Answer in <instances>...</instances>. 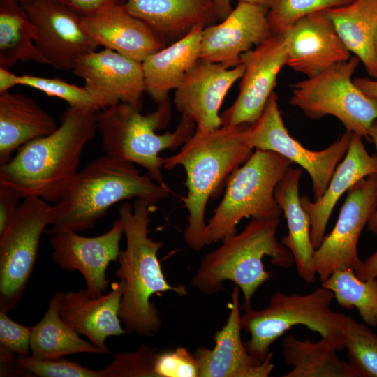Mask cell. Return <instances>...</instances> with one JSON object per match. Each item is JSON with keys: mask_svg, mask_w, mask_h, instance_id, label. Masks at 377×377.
<instances>
[{"mask_svg": "<svg viewBox=\"0 0 377 377\" xmlns=\"http://www.w3.org/2000/svg\"><path fill=\"white\" fill-rule=\"evenodd\" d=\"M354 0H274L268 10L274 34H282L301 18L326 9L343 6Z\"/></svg>", "mask_w": 377, "mask_h": 377, "instance_id": "836d02e7", "label": "cell"}, {"mask_svg": "<svg viewBox=\"0 0 377 377\" xmlns=\"http://www.w3.org/2000/svg\"><path fill=\"white\" fill-rule=\"evenodd\" d=\"M369 141L374 144L377 151V119L374 121L369 131ZM367 228L369 232L377 235V209L368 222Z\"/></svg>", "mask_w": 377, "mask_h": 377, "instance_id": "bcb514c9", "label": "cell"}, {"mask_svg": "<svg viewBox=\"0 0 377 377\" xmlns=\"http://www.w3.org/2000/svg\"><path fill=\"white\" fill-rule=\"evenodd\" d=\"M374 174H377V154H370L363 138L352 133L348 151L337 165L323 195L313 201L306 195L300 197L301 204L310 216L311 237L315 249L325 237L331 214L341 195L362 179Z\"/></svg>", "mask_w": 377, "mask_h": 377, "instance_id": "603a6c76", "label": "cell"}, {"mask_svg": "<svg viewBox=\"0 0 377 377\" xmlns=\"http://www.w3.org/2000/svg\"><path fill=\"white\" fill-rule=\"evenodd\" d=\"M243 64L227 68L199 58L175 89L174 104L182 116L195 124V131L221 126L219 110L232 85L242 78Z\"/></svg>", "mask_w": 377, "mask_h": 377, "instance_id": "e0dca14e", "label": "cell"}, {"mask_svg": "<svg viewBox=\"0 0 377 377\" xmlns=\"http://www.w3.org/2000/svg\"><path fill=\"white\" fill-rule=\"evenodd\" d=\"M239 288L235 285L226 323L214 336V346H198L194 352L199 377H267L274 368L272 353L260 360L246 349L241 337Z\"/></svg>", "mask_w": 377, "mask_h": 377, "instance_id": "ffe728a7", "label": "cell"}, {"mask_svg": "<svg viewBox=\"0 0 377 377\" xmlns=\"http://www.w3.org/2000/svg\"><path fill=\"white\" fill-rule=\"evenodd\" d=\"M15 353L0 347V376H33L29 373L16 367Z\"/></svg>", "mask_w": 377, "mask_h": 377, "instance_id": "b9f144b4", "label": "cell"}, {"mask_svg": "<svg viewBox=\"0 0 377 377\" xmlns=\"http://www.w3.org/2000/svg\"><path fill=\"white\" fill-rule=\"evenodd\" d=\"M31 327L13 320L8 313L0 311V347L18 355H29Z\"/></svg>", "mask_w": 377, "mask_h": 377, "instance_id": "f35d334b", "label": "cell"}, {"mask_svg": "<svg viewBox=\"0 0 377 377\" xmlns=\"http://www.w3.org/2000/svg\"><path fill=\"white\" fill-rule=\"evenodd\" d=\"M360 62L353 55L348 61L294 83L290 103L311 119L333 116L346 131L369 140L371 127L377 119V102L365 95L352 80Z\"/></svg>", "mask_w": 377, "mask_h": 377, "instance_id": "9c48e42d", "label": "cell"}, {"mask_svg": "<svg viewBox=\"0 0 377 377\" xmlns=\"http://www.w3.org/2000/svg\"><path fill=\"white\" fill-rule=\"evenodd\" d=\"M96 112L68 105L54 131L25 144L0 165V186L22 198L35 196L50 202L78 172L83 149L97 131Z\"/></svg>", "mask_w": 377, "mask_h": 377, "instance_id": "7a4b0ae2", "label": "cell"}, {"mask_svg": "<svg viewBox=\"0 0 377 377\" xmlns=\"http://www.w3.org/2000/svg\"><path fill=\"white\" fill-rule=\"evenodd\" d=\"M80 17L92 15L110 4L123 5L126 0H54Z\"/></svg>", "mask_w": 377, "mask_h": 377, "instance_id": "ab89813d", "label": "cell"}, {"mask_svg": "<svg viewBox=\"0 0 377 377\" xmlns=\"http://www.w3.org/2000/svg\"><path fill=\"white\" fill-rule=\"evenodd\" d=\"M282 34L287 48L286 65L306 77L352 57L325 11L301 18Z\"/></svg>", "mask_w": 377, "mask_h": 377, "instance_id": "d6986e66", "label": "cell"}, {"mask_svg": "<svg viewBox=\"0 0 377 377\" xmlns=\"http://www.w3.org/2000/svg\"><path fill=\"white\" fill-rule=\"evenodd\" d=\"M292 164L276 152L255 149L229 177L224 196L207 223V244L237 233V226L244 218H280L283 212L274 191Z\"/></svg>", "mask_w": 377, "mask_h": 377, "instance_id": "ba28073f", "label": "cell"}, {"mask_svg": "<svg viewBox=\"0 0 377 377\" xmlns=\"http://www.w3.org/2000/svg\"><path fill=\"white\" fill-rule=\"evenodd\" d=\"M376 209L377 174H374L348 189L335 226L315 249L314 267L321 282L336 269L355 271L362 266L357 252L359 238Z\"/></svg>", "mask_w": 377, "mask_h": 377, "instance_id": "7c38bea8", "label": "cell"}, {"mask_svg": "<svg viewBox=\"0 0 377 377\" xmlns=\"http://www.w3.org/2000/svg\"><path fill=\"white\" fill-rule=\"evenodd\" d=\"M239 2H245L261 6L269 10L274 0H237Z\"/></svg>", "mask_w": 377, "mask_h": 377, "instance_id": "c3c4849f", "label": "cell"}, {"mask_svg": "<svg viewBox=\"0 0 377 377\" xmlns=\"http://www.w3.org/2000/svg\"><path fill=\"white\" fill-rule=\"evenodd\" d=\"M17 84L32 87L49 96L63 99L68 105L99 111L84 87L70 84L59 77L47 78L24 74L18 75Z\"/></svg>", "mask_w": 377, "mask_h": 377, "instance_id": "d590c367", "label": "cell"}, {"mask_svg": "<svg viewBox=\"0 0 377 377\" xmlns=\"http://www.w3.org/2000/svg\"><path fill=\"white\" fill-rule=\"evenodd\" d=\"M268 10L256 4L238 2L219 24L202 30L200 58L233 68L241 55L270 38Z\"/></svg>", "mask_w": 377, "mask_h": 377, "instance_id": "ac0fdd59", "label": "cell"}, {"mask_svg": "<svg viewBox=\"0 0 377 377\" xmlns=\"http://www.w3.org/2000/svg\"><path fill=\"white\" fill-rule=\"evenodd\" d=\"M152 204L136 198L133 205L124 202L119 218L126 239L125 249H120L119 268L115 272L124 284L119 316L127 332L151 337L160 330L163 320L151 297L172 292L179 297L188 294L183 284L170 285L163 272L158 251L163 243L149 237Z\"/></svg>", "mask_w": 377, "mask_h": 377, "instance_id": "6da1fadb", "label": "cell"}, {"mask_svg": "<svg viewBox=\"0 0 377 377\" xmlns=\"http://www.w3.org/2000/svg\"><path fill=\"white\" fill-rule=\"evenodd\" d=\"M334 347L320 339L301 340L293 334L282 341V354L292 369L284 377H356L348 362L339 357Z\"/></svg>", "mask_w": 377, "mask_h": 377, "instance_id": "f546056e", "label": "cell"}, {"mask_svg": "<svg viewBox=\"0 0 377 377\" xmlns=\"http://www.w3.org/2000/svg\"><path fill=\"white\" fill-rule=\"evenodd\" d=\"M36 29L17 0H0V67L18 61L47 64L35 43Z\"/></svg>", "mask_w": 377, "mask_h": 377, "instance_id": "4dcf8cb0", "label": "cell"}, {"mask_svg": "<svg viewBox=\"0 0 377 377\" xmlns=\"http://www.w3.org/2000/svg\"><path fill=\"white\" fill-rule=\"evenodd\" d=\"M247 126L195 131L178 153L164 158V168L171 170L181 165L185 169L188 192L182 201L188 216L183 238L195 251L207 245L205 216L208 200L218 194L231 174L253 151L244 135Z\"/></svg>", "mask_w": 377, "mask_h": 377, "instance_id": "277c9868", "label": "cell"}, {"mask_svg": "<svg viewBox=\"0 0 377 377\" xmlns=\"http://www.w3.org/2000/svg\"><path fill=\"white\" fill-rule=\"evenodd\" d=\"M334 293L320 286L308 294L276 292L268 306L256 310L251 304L243 305L240 316L242 330L250 334L244 343L247 351L264 361L271 345L295 325H304L316 332L338 351L345 348L343 327L346 316L331 308Z\"/></svg>", "mask_w": 377, "mask_h": 377, "instance_id": "52a82bcc", "label": "cell"}, {"mask_svg": "<svg viewBox=\"0 0 377 377\" xmlns=\"http://www.w3.org/2000/svg\"><path fill=\"white\" fill-rule=\"evenodd\" d=\"M300 168L291 166L278 182L274 197L287 222L288 234L281 243L291 252L299 276L307 283L316 279L314 267L315 248L311 237V219L303 208L299 195L302 175Z\"/></svg>", "mask_w": 377, "mask_h": 377, "instance_id": "cb8c5ba5", "label": "cell"}, {"mask_svg": "<svg viewBox=\"0 0 377 377\" xmlns=\"http://www.w3.org/2000/svg\"><path fill=\"white\" fill-rule=\"evenodd\" d=\"M21 4L36 29L34 43L47 64L73 71L81 57L98 47L83 29L81 17L56 1Z\"/></svg>", "mask_w": 377, "mask_h": 377, "instance_id": "4fadbf2b", "label": "cell"}, {"mask_svg": "<svg viewBox=\"0 0 377 377\" xmlns=\"http://www.w3.org/2000/svg\"><path fill=\"white\" fill-rule=\"evenodd\" d=\"M244 135L253 149L276 152L305 170L311 179L314 200H318L345 156L352 133L346 131L337 140L322 150L304 147L289 134L281 117L278 97L273 92L259 119L244 128Z\"/></svg>", "mask_w": 377, "mask_h": 377, "instance_id": "8fae6325", "label": "cell"}, {"mask_svg": "<svg viewBox=\"0 0 377 377\" xmlns=\"http://www.w3.org/2000/svg\"><path fill=\"white\" fill-rule=\"evenodd\" d=\"M20 198L14 190L0 186V235L4 232L18 208Z\"/></svg>", "mask_w": 377, "mask_h": 377, "instance_id": "60d3db41", "label": "cell"}, {"mask_svg": "<svg viewBox=\"0 0 377 377\" xmlns=\"http://www.w3.org/2000/svg\"><path fill=\"white\" fill-rule=\"evenodd\" d=\"M81 23L98 46L139 62L164 47L163 40L123 5H108L92 15L81 17Z\"/></svg>", "mask_w": 377, "mask_h": 377, "instance_id": "44dd1931", "label": "cell"}, {"mask_svg": "<svg viewBox=\"0 0 377 377\" xmlns=\"http://www.w3.org/2000/svg\"><path fill=\"white\" fill-rule=\"evenodd\" d=\"M244 71L239 94L221 115V126L250 125L262 114L274 92L277 76L286 65L287 48L283 34H273L241 57Z\"/></svg>", "mask_w": 377, "mask_h": 377, "instance_id": "5bb4252c", "label": "cell"}, {"mask_svg": "<svg viewBox=\"0 0 377 377\" xmlns=\"http://www.w3.org/2000/svg\"><path fill=\"white\" fill-rule=\"evenodd\" d=\"M355 274L362 280L377 278V249L363 261L362 266L355 270Z\"/></svg>", "mask_w": 377, "mask_h": 377, "instance_id": "7bdbcfd3", "label": "cell"}, {"mask_svg": "<svg viewBox=\"0 0 377 377\" xmlns=\"http://www.w3.org/2000/svg\"><path fill=\"white\" fill-rule=\"evenodd\" d=\"M217 20H223L232 10L231 0H211Z\"/></svg>", "mask_w": 377, "mask_h": 377, "instance_id": "7dc6e473", "label": "cell"}, {"mask_svg": "<svg viewBox=\"0 0 377 377\" xmlns=\"http://www.w3.org/2000/svg\"><path fill=\"white\" fill-rule=\"evenodd\" d=\"M343 332L348 362L356 377H377V334L349 316Z\"/></svg>", "mask_w": 377, "mask_h": 377, "instance_id": "d6a6232c", "label": "cell"}, {"mask_svg": "<svg viewBox=\"0 0 377 377\" xmlns=\"http://www.w3.org/2000/svg\"><path fill=\"white\" fill-rule=\"evenodd\" d=\"M194 27L172 45L147 57L142 62L145 92L158 105L168 100L200 58L202 30Z\"/></svg>", "mask_w": 377, "mask_h": 377, "instance_id": "d4e9b609", "label": "cell"}, {"mask_svg": "<svg viewBox=\"0 0 377 377\" xmlns=\"http://www.w3.org/2000/svg\"><path fill=\"white\" fill-rule=\"evenodd\" d=\"M62 294L63 292H57L50 299L44 316L31 327V355L40 359H53L75 353L103 354L62 320L60 316Z\"/></svg>", "mask_w": 377, "mask_h": 377, "instance_id": "f1b7e54d", "label": "cell"}, {"mask_svg": "<svg viewBox=\"0 0 377 377\" xmlns=\"http://www.w3.org/2000/svg\"><path fill=\"white\" fill-rule=\"evenodd\" d=\"M374 52L376 61L377 63V29L375 32L374 38Z\"/></svg>", "mask_w": 377, "mask_h": 377, "instance_id": "681fc988", "label": "cell"}, {"mask_svg": "<svg viewBox=\"0 0 377 377\" xmlns=\"http://www.w3.org/2000/svg\"><path fill=\"white\" fill-rule=\"evenodd\" d=\"M158 351L142 343L134 351L117 352L109 365L100 369L101 377H156Z\"/></svg>", "mask_w": 377, "mask_h": 377, "instance_id": "e575fe53", "label": "cell"}, {"mask_svg": "<svg viewBox=\"0 0 377 377\" xmlns=\"http://www.w3.org/2000/svg\"><path fill=\"white\" fill-rule=\"evenodd\" d=\"M280 218L252 219L242 232L225 237L220 246L202 258L191 285L212 295L223 290L225 281H230L242 292L243 305L251 304L257 290L272 276L265 269V256L283 269L294 263L290 250L276 238Z\"/></svg>", "mask_w": 377, "mask_h": 377, "instance_id": "5b68a950", "label": "cell"}, {"mask_svg": "<svg viewBox=\"0 0 377 377\" xmlns=\"http://www.w3.org/2000/svg\"><path fill=\"white\" fill-rule=\"evenodd\" d=\"M16 367L33 376L40 377H101L99 370H92L77 362L64 357L53 359H40L32 355H19Z\"/></svg>", "mask_w": 377, "mask_h": 377, "instance_id": "8d00e7d4", "label": "cell"}, {"mask_svg": "<svg viewBox=\"0 0 377 377\" xmlns=\"http://www.w3.org/2000/svg\"><path fill=\"white\" fill-rule=\"evenodd\" d=\"M73 72L84 80L99 111L119 103L141 111L145 92L142 62L104 48L81 57Z\"/></svg>", "mask_w": 377, "mask_h": 377, "instance_id": "9a60e30c", "label": "cell"}, {"mask_svg": "<svg viewBox=\"0 0 377 377\" xmlns=\"http://www.w3.org/2000/svg\"><path fill=\"white\" fill-rule=\"evenodd\" d=\"M333 22L343 43L356 56L372 78L377 80L374 38L377 29V0H354L323 10Z\"/></svg>", "mask_w": 377, "mask_h": 377, "instance_id": "83f0119b", "label": "cell"}, {"mask_svg": "<svg viewBox=\"0 0 377 377\" xmlns=\"http://www.w3.org/2000/svg\"><path fill=\"white\" fill-rule=\"evenodd\" d=\"M170 191L149 175H140L134 163L105 155L78 171L54 195L50 202L54 219L46 232L89 229L118 202L142 198L154 205Z\"/></svg>", "mask_w": 377, "mask_h": 377, "instance_id": "3957f363", "label": "cell"}, {"mask_svg": "<svg viewBox=\"0 0 377 377\" xmlns=\"http://www.w3.org/2000/svg\"><path fill=\"white\" fill-rule=\"evenodd\" d=\"M353 82L365 95L377 102V80L357 77Z\"/></svg>", "mask_w": 377, "mask_h": 377, "instance_id": "ee69618b", "label": "cell"}, {"mask_svg": "<svg viewBox=\"0 0 377 377\" xmlns=\"http://www.w3.org/2000/svg\"><path fill=\"white\" fill-rule=\"evenodd\" d=\"M171 113L169 99L147 114L122 103L97 112V131L105 155L143 167L153 180L168 186L161 172L164 158L160 153L182 146L195 131L194 121L182 116L173 132L157 134L156 131L168 125Z\"/></svg>", "mask_w": 377, "mask_h": 377, "instance_id": "8992f818", "label": "cell"}, {"mask_svg": "<svg viewBox=\"0 0 377 377\" xmlns=\"http://www.w3.org/2000/svg\"><path fill=\"white\" fill-rule=\"evenodd\" d=\"M18 75L10 72L7 68L0 67V92L9 91L17 84Z\"/></svg>", "mask_w": 377, "mask_h": 377, "instance_id": "f6af8a7d", "label": "cell"}, {"mask_svg": "<svg viewBox=\"0 0 377 377\" xmlns=\"http://www.w3.org/2000/svg\"><path fill=\"white\" fill-rule=\"evenodd\" d=\"M124 226L119 218L108 232L96 237H84L75 231L52 235V258L61 269L79 271L86 283L91 297L103 295L108 281L106 269L109 264L118 260L119 243Z\"/></svg>", "mask_w": 377, "mask_h": 377, "instance_id": "2e32d148", "label": "cell"}, {"mask_svg": "<svg viewBox=\"0 0 377 377\" xmlns=\"http://www.w3.org/2000/svg\"><path fill=\"white\" fill-rule=\"evenodd\" d=\"M54 219L52 205L27 197L0 235V311L8 313L17 306L33 272L42 234Z\"/></svg>", "mask_w": 377, "mask_h": 377, "instance_id": "30bf717a", "label": "cell"}, {"mask_svg": "<svg viewBox=\"0 0 377 377\" xmlns=\"http://www.w3.org/2000/svg\"><path fill=\"white\" fill-rule=\"evenodd\" d=\"M321 283L340 306L357 309L366 325L377 327V278L362 280L353 269H338Z\"/></svg>", "mask_w": 377, "mask_h": 377, "instance_id": "1f68e13d", "label": "cell"}, {"mask_svg": "<svg viewBox=\"0 0 377 377\" xmlns=\"http://www.w3.org/2000/svg\"><path fill=\"white\" fill-rule=\"evenodd\" d=\"M57 128L54 119L32 98L0 92V165L10 160L13 152Z\"/></svg>", "mask_w": 377, "mask_h": 377, "instance_id": "484cf974", "label": "cell"}, {"mask_svg": "<svg viewBox=\"0 0 377 377\" xmlns=\"http://www.w3.org/2000/svg\"><path fill=\"white\" fill-rule=\"evenodd\" d=\"M17 1H18L20 3H25L32 0H17Z\"/></svg>", "mask_w": 377, "mask_h": 377, "instance_id": "f907efd6", "label": "cell"}, {"mask_svg": "<svg viewBox=\"0 0 377 377\" xmlns=\"http://www.w3.org/2000/svg\"><path fill=\"white\" fill-rule=\"evenodd\" d=\"M156 377H199L198 361L185 348L158 351Z\"/></svg>", "mask_w": 377, "mask_h": 377, "instance_id": "74e56055", "label": "cell"}, {"mask_svg": "<svg viewBox=\"0 0 377 377\" xmlns=\"http://www.w3.org/2000/svg\"><path fill=\"white\" fill-rule=\"evenodd\" d=\"M123 7L163 40L182 37L194 27H205L217 20L211 0H126Z\"/></svg>", "mask_w": 377, "mask_h": 377, "instance_id": "4316f807", "label": "cell"}, {"mask_svg": "<svg viewBox=\"0 0 377 377\" xmlns=\"http://www.w3.org/2000/svg\"><path fill=\"white\" fill-rule=\"evenodd\" d=\"M124 290V284L119 281L112 283L110 293L98 297H91L86 289L63 292L60 316L66 324L87 337L103 354H108L110 350L105 345L106 339L127 332L123 329L119 316Z\"/></svg>", "mask_w": 377, "mask_h": 377, "instance_id": "7402d4cb", "label": "cell"}]
</instances>
